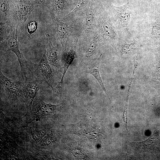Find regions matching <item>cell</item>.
<instances>
[{"label":"cell","instance_id":"obj_2","mask_svg":"<svg viewBox=\"0 0 160 160\" xmlns=\"http://www.w3.org/2000/svg\"><path fill=\"white\" fill-rule=\"evenodd\" d=\"M18 26V23L16 27L15 24L12 23L9 35L5 40L1 42V46L6 50L8 49L11 50L16 55L20 64L22 76L27 80L28 79L29 64L19 49V43L17 39Z\"/></svg>","mask_w":160,"mask_h":160},{"label":"cell","instance_id":"obj_6","mask_svg":"<svg viewBox=\"0 0 160 160\" xmlns=\"http://www.w3.org/2000/svg\"><path fill=\"white\" fill-rule=\"evenodd\" d=\"M46 47L45 54L48 61L56 73L62 72L60 62V55L59 50L52 44L50 35L46 36Z\"/></svg>","mask_w":160,"mask_h":160},{"label":"cell","instance_id":"obj_20","mask_svg":"<svg viewBox=\"0 0 160 160\" xmlns=\"http://www.w3.org/2000/svg\"><path fill=\"white\" fill-rule=\"evenodd\" d=\"M34 6L42 7H49L51 0H30Z\"/></svg>","mask_w":160,"mask_h":160},{"label":"cell","instance_id":"obj_5","mask_svg":"<svg viewBox=\"0 0 160 160\" xmlns=\"http://www.w3.org/2000/svg\"><path fill=\"white\" fill-rule=\"evenodd\" d=\"M0 73L1 87L12 99H16L23 96V81H20L9 78L4 75L1 71Z\"/></svg>","mask_w":160,"mask_h":160},{"label":"cell","instance_id":"obj_22","mask_svg":"<svg viewBox=\"0 0 160 160\" xmlns=\"http://www.w3.org/2000/svg\"><path fill=\"white\" fill-rule=\"evenodd\" d=\"M37 23L35 21H32L30 22L28 24V30L30 33H33L34 32L36 28Z\"/></svg>","mask_w":160,"mask_h":160},{"label":"cell","instance_id":"obj_4","mask_svg":"<svg viewBox=\"0 0 160 160\" xmlns=\"http://www.w3.org/2000/svg\"><path fill=\"white\" fill-rule=\"evenodd\" d=\"M12 1L14 6V14L17 19L21 31L23 32L27 20L36 7L30 0Z\"/></svg>","mask_w":160,"mask_h":160},{"label":"cell","instance_id":"obj_9","mask_svg":"<svg viewBox=\"0 0 160 160\" xmlns=\"http://www.w3.org/2000/svg\"><path fill=\"white\" fill-rule=\"evenodd\" d=\"M98 33L102 39L113 41L116 38V33L113 26L108 19L103 18L100 20Z\"/></svg>","mask_w":160,"mask_h":160},{"label":"cell","instance_id":"obj_1","mask_svg":"<svg viewBox=\"0 0 160 160\" xmlns=\"http://www.w3.org/2000/svg\"><path fill=\"white\" fill-rule=\"evenodd\" d=\"M33 74L35 79L46 82L52 88L53 94L58 97L61 95L62 86L56 82V72L49 64L44 52L40 60L35 65Z\"/></svg>","mask_w":160,"mask_h":160},{"label":"cell","instance_id":"obj_12","mask_svg":"<svg viewBox=\"0 0 160 160\" xmlns=\"http://www.w3.org/2000/svg\"><path fill=\"white\" fill-rule=\"evenodd\" d=\"M102 39L98 32L85 50L83 61L86 62L96 52Z\"/></svg>","mask_w":160,"mask_h":160},{"label":"cell","instance_id":"obj_14","mask_svg":"<svg viewBox=\"0 0 160 160\" xmlns=\"http://www.w3.org/2000/svg\"><path fill=\"white\" fill-rule=\"evenodd\" d=\"M66 7V0H51L48 8L58 17L64 14Z\"/></svg>","mask_w":160,"mask_h":160},{"label":"cell","instance_id":"obj_8","mask_svg":"<svg viewBox=\"0 0 160 160\" xmlns=\"http://www.w3.org/2000/svg\"><path fill=\"white\" fill-rule=\"evenodd\" d=\"M42 82L35 79L23 81V92L28 106L31 108L33 101L41 88Z\"/></svg>","mask_w":160,"mask_h":160},{"label":"cell","instance_id":"obj_7","mask_svg":"<svg viewBox=\"0 0 160 160\" xmlns=\"http://www.w3.org/2000/svg\"><path fill=\"white\" fill-rule=\"evenodd\" d=\"M113 14L118 24L127 33H129L127 27L131 11L129 2L120 7H113Z\"/></svg>","mask_w":160,"mask_h":160},{"label":"cell","instance_id":"obj_25","mask_svg":"<svg viewBox=\"0 0 160 160\" xmlns=\"http://www.w3.org/2000/svg\"><path fill=\"white\" fill-rule=\"evenodd\" d=\"M11 0L19 1H25V0Z\"/></svg>","mask_w":160,"mask_h":160},{"label":"cell","instance_id":"obj_24","mask_svg":"<svg viewBox=\"0 0 160 160\" xmlns=\"http://www.w3.org/2000/svg\"><path fill=\"white\" fill-rule=\"evenodd\" d=\"M137 54L133 58V62H134V69L133 71L132 76H134V73L135 72V69L137 68Z\"/></svg>","mask_w":160,"mask_h":160},{"label":"cell","instance_id":"obj_3","mask_svg":"<svg viewBox=\"0 0 160 160\" xmlns=\"http://www.w3.org/2000/svg\"><path fill=\"white\" fill-rule=\"evenodd\" d=\"M55 35L62 47V53L66 52L67 43L71 31V26L60 20L52 11H49Z\"/></svg>","mask_w":160,"mask_h":160},{"label":"cell","instance_id":"obj_15","mask_svg":"<svg viewBox=\"0 0 160 160\" xmlns=\"http://www.w3.org/2000/svg\"><path fill=\"white\" fill-rule=\"evenodd\" d=\"M95 21L94 13L89 10L85 13L84 17V28L85 31L89 32L93 28Z\"/></svg>","mask_w":160,"mask_h":160},{"label":"cell","instance_id":"obj_16","mask_svg":"<svg viewBox=\"0 0 160 160\" xmlns=\"http://www.w3.org/2000/svg\"><path fill=\"white\" fill-rule=\"evenodd\" d=\"M150 37L154 41L160 42V22L158 20H157L152 26Z\"/></svg>","mask_w":160,"mask_h":160},{"label":"cell","instance_id":"obj_13","mask_svg":"<svg viewBox=\"0 0 160 160\" xmlns=\"http://www.w3.org/2000/svg\"><path fill=\"white\" fill-rule=\"evenodd\" d=\"M102 54L94 63L88 65L85 68L84 72L92 75L96 79L105 92L108 98V96L101 79L99 71V64Z\"/></svg>","mask_w":160,"mask_h":160},{"label":"cell","instance_id":"obj_11","mask_svg":"<svg viewBox=\"0 0 160 160\" xmlns=\"http://www.w3.org/2000/svg\"><path fill=\"white\" fill-rule=\"evenodd\" d=\"M0 22L10 21L11 15L14 14L11 0H0Z\"/></svg>","mask_w":160,"mask_h":160},{"label":"cell","instance_id":"obj_17","mask_svg":"<svg viewBox=\"0 0 160 160\" xmlns=\"http://www.w3.org/2000/svg\"><path fill=\"white\" fill-rule=\"evenodd\" d=\"M133 79H131L130 83L129 84V85L127 90L125 105L123 113V120L124 123V125L125 126L126 129L127 130H128L127 110L129 95L130 89V88L131 86V85L132 83V81H133Z\"/></svg>","mask_w":160,"mask_h":160},{"label":"cell","instance_id":"obj_19","mask_svg":"<svg viewBox=\"0 0 160 160\" xmlns=\"http://www.w3.org/2000/svg\"><path fill=\"white\" fill-rule=\"evenodd\" d=\"M10 21L0 22V41H2L5 40L8 36L6 33V30L8 26L10 25Z\"/></svg>","mask_w":160,"mask_h":160},{"label":"cell","instance_id":"obj_10","mask_svg":"<svg viewBox=\"0 0 160 160\" xmlns=\"http://www.w3.org/2000/svg\"><path fill=\"white\" fill-rule=\"evenodd\" d=\"M77 41L78 39L74 41L69 51L62 54V56L63 61L64 65L63 67V71L62 77L59 82L60 84L62 86L65 75L69 67L72 64L75 58Z\"/></svg>","mask_w":160,"mask_h":160},{"label":"cell","instance_id":"obj_21","mask_svg":"<svg viewBox=\"0 0 160 160\" xmlns=\"http://www.w3.org/2000/svg\"><path fill=\"white\" fill-rule=\"evenodd\" d=\"M89 0H80L75 8L69 14H71L77 11L81 8L84 6L89 2Z\"/></svg>","mask_w":160,"mask_h":160},{"label":"cell","instance_id":"obj_18","mask_svg":"<svg viewBox=\"0 0 160 160\" xmlns=\"http://www.w3.org/2000/svg\"><path fill=\"white\" fill-rule=\"evenodd\" d=\"M138 42L137 39L130 43H126L123 45L120 50L122 55L127 54L132 51L135 48Z\"/></svg>","mask_w":160,"mask_h":160},{"label":"cell","instance_id":"obj_23","mask_svg":"<svg viewBox=\"0 0 160 160\" xmlns=\"http://www.w3.org/2000/svg\"><path fill=\"white\" fill-rule=\"evenodd\" d=\"M42 132L39 131L34 132L33 134V137L35 140H39L43 136V135Z\"/></svg>","mask_w":160,"mask_h":160}]
</instances>
